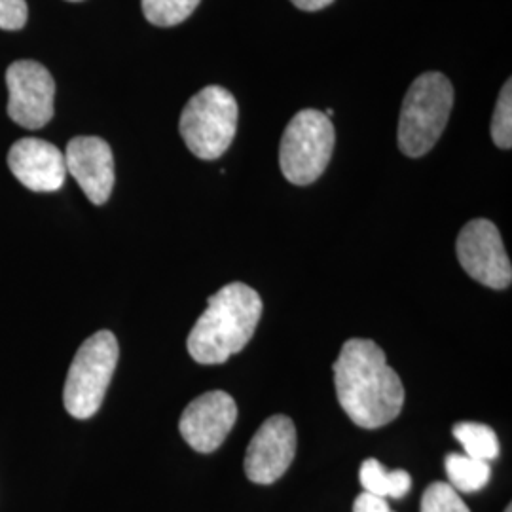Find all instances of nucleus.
I'll return each instance as SVG.
<instances>
[{
	"label": "nucleus",
	"mask_w": 512,
	"mask_h": 512,
	"mask_svg": "<svg viewBox=\"0 0 512 512\" xmlns=\"http://www.w3.org/2000/svg\"><path fill=\"white\" fill-rule=\"evenodd\" d=\"M334 385L338 403L359 427H384L403 410V382L372 340L351 338L344 344L334 363Z\"/></svg>",
	"instance_id": "obj_1"
},
{
	"label": "nucleus",
	"mask_w": 512,
	"mask_h": 512,
	"mask_svg": "<svg viewBox=\"0 0 512 512\" xmlns=\"http://www.w3.org/2000/svg\"><path fill=\"white\" fill-rule=\"evenodd\" d=\"M262 317V298L245 283H230L209 296L207 310L188 336V353L200 365H222L245 348Z\"/></svg>",
	"instance_id": "obj_2"
},
{
	"label": "nucleus",
	"mask_w": 512,
	"mask_h": 512,
	"mask_svg": "<svg viewBox=\"0 0 512 512\" xmlns=\"http://www.w3.org/2000/svg\"><path fill=\"white\" fill-rule=\"evenodd\" d=\"M454 107V86L442 73H423L406 92L397 143L408 158H421L437 145Z\"/></svg>",
	"instance_id": "obj_3"
},
{
	"label": "nucleus",
	"mask_w": 512,
	"mask_h": 512,
	"mask_svg": "<svg viewBox=\"0 0 512 512\" xmlns=\"http://www.w3.org/2000/svg\"><path fill=\"white\" fill-rule=\"evenodd\" d=\"M118 357V340L110 330L95 332L76 351L63 389V403L73 418L88 420L97 414L107 395Z\"/></svg>",
	"instance_id": "obj_4"
},
{
	"label": "nucleus",
	"mask_w": 512,
	"mask_h": 512,
	"mask_svg": "<svg viewBox=\"0 0 512 512\" xmlns=\"http://www.w3.org/2000/svg\"><path fill=\"white\" fill-rule=\"evenodd\" d=\"M238 101L220 86L196 93L181 114V135L188 150L200 160H217L236 137Z\"/></svg>",
	"instance_id": "obj_5"
},
{
	"label": "nucleus",
	"mask_w": 512,
	"mask_h": 512,
	"mask_svg": "<svg viewBox=\"0 0 512 512\" xmlns=\"http://www.w3.org/2000/svg\"><path fill=\"white\" fill-rule=\"evenodd\" d=\"M336 143L334 126L321 110H300L283 133L279 164L296 186L315 183L327 169Z\"/></svg>",
	"instance_id": "obj_6"
},
{
	"label": "nucleus",
	"mask_w": 512,
	"mask_h": 512,
	"mask_svg": "<svg viewBox=\"0 0 512 512\" xmlns=\"http://www.w3.org/2000/svg\"><path fill=\"white\" fill-rule=\"evenodd\" d=\"M459 264L475 281L490 289H507L512 281V266L501 234L494 222L471 220L459 232Z\"/></svg>",
	"instance_id": "obj_7"
},
{
	"label": "nucleus",
	"mask_w": 512,
	"mask_h": 512,
	"mask_svg": "<svg viewBox=\"0 0 512 512\" xmlns=\"http://www.w3.org/2000/svg\"><path fill=\"white\" fill-rule=\"evenodd\" d=\"M8 116L25 129L44 128L54 118L55 82L44 65L16 61L6 71Z\"/></svg>",
	"instance_id": "obj_8"
},
{
	"label": "nucleus",
	"mask_w": 512,
	"mask_h": 512,
	"mask_svg": "<svg viewBox=\"0 0 512 512\" xmlns=\"http://www.w3.org/2000/svg\"><path fill=\"white\" fill-rule=\"evenodd\" d=\"M296 454V427L287 416L264 421L245 454V475L255 484H274L289 471Z\"/></svg>",
	"instance_id": "obj_9"
},
{
	"label": "nucleus",
	"mask_w": 512,
	"mask_h": 512,
	"mask_svg": "<svg viewBox=\"0 0 512 512\" xmlns=\"http://www.w3.org/2000/svg\"><path fill=\"white\" fill-rule=\"evenodd\" d=\"M238 420L236 401L224 391H209L184 408L181 435L200 454H211L222 446Z\"/></svg>",
	"instance_id": "obj_10"
},
{
	"label": "nucleus",
	"mask_w": 512,
	"mask_h": 512,
	"mask_svg": "<svg viewBox=\"0 0 512 512\" xmlns=\"http://www.w3.org/2000/svg\"><path fill=\"white\" fill-rule=\"evenodd\" d=\"M65 167L93 205L109 202L114 188V156L101 137H74L65 150Z\"/></svg>",
	"instance_id": "obj_11"
},
{
	"label": "nucleus",
	"mask_w": 512,
	"mask_h": 512,
	"mask_svg": "<svg viewBox=\"0 0 512 512\" xmlns=\"http://www.w3.org/2000/svg\"><path fill=\"white\" fill-rule=\"evenodd\" d=\"M8 167L19 183L33 192H57L67 177L63 152L35 137L19 139L12 145Z\"/></svg>",
	"instance_id": "obj_12"
},
{
	"label": "nucleus",
	"mask_w": 512,
	"mask_h": 512,
	"mask_svg": "<svg viewBox=\"0 0 512 512\" xmlns=\"http://www.w3.org/2000/svg\"><path fill=\"white\" fill-rule=\"evenodd\" d=\"M361 484L366 494L401 499L412 488V476L403 469L389 471L378 459H366L361 465Z\"/></svg>",
	"instance_id": "obj_13"
},
{
	"label": "nucleus",
	"mask_w": 512,
	"mask_h": 512,
	"mask_svg": "<svg viewBox=\"0 0 512 512\" xmlns=\"http://www.w3.org/2000/svg\"><path fill=\"white\" fill-rule=\"evenodd\" d=\"M444 465L450 478V486L458 494L480 492L492 478V467L488 461L469 458L465 454H448Z\"/></svg>",
	"instance_id": "obj_14"
},
{
	"label": "nucleus",
	"mask_w": 512,
	"mask_h": 512,
	"mask_svg": "<svg viewBox=\"0 0 512 512\" xmlns=\"http://www.w3.org/2000/svg\"><path fill=\"white\" fill-rule=\"evenodd\" d=\"M454 437L465 450V456L482 459V461H494L499 456V439L494 429L475 423V421H461L454 425Z\"/></svg>",
	"instance_id": "obj_15"
},
{
	"label": "nucleus",
	"mask_w": 512,
	"mask_h": 512,
	"mask_svg": "<svg viewBox=\"0 0 512 512\" xmlns=\"http://www.w3.org/2000/svg\"><path fill=\"white\" fill-rule=\"evenodd\" d=\"M202 0H141L145 18L156 27H175L194 14Z\"/></svg>",
	"instance_id": "obj_16"
},
{
	"label": "nucleus",
	"mask_w": 512,
	"mask_h": 512,
	"mask_svg": "<svg viewBox=\"0 0 512 512\" xmlns=\"http://www.w3.org/2000/svg\"><path fill=\"white\" fill-rule=\"evenodd\" d=\"M492 139L499 148L512 147V82L507 80L501 88L494 118H492Z\"/></svg>",
	"instance_id": "obj_17"
},
{
	"label": "nucleus",
	"mask_w": 512,
	"mask_h": 512,
	"mask_svg": "<svg viewBox=\"0 0 512 512\" xmlns=\"http://www.w3.org/2000/svg\"><path fill=\"white\" fill-rule=\"evenodd\" d=\"M421 512H471L458 492L444 482L431 484L421 497Z\"/></svg>",
	"instance_id": "obj_18"
},
{
	"label": "nucleus",
	"mask_w": 512,
	"mask_h": 512,
	"mask_svg": "<svg viewBox=\"0 0 512 512\" xmlns=\"http://www.w3.org/2000/svg\"><path fill=\"white\" fill-rule=\"evenodd\" d=\"M27 2L25 0H0V29L19 31L27 23Z\"/></svg>",
	"instance_id": "obj_19"
},
{
	"label": "nucleus",
	"mask_w": 512,
	"mask_h": 512,
	"mask_svg": "<svg viewBox=\"0 0 512 512\" xmlns=\"http://www.w3.org/2000/svg\"><path fill=\"white\" fill-rule=\"evenodd\" d=\"M353 512H395L391 511L387 499L378 497V495L363 494L359 495L353 503Z\"/></svg>",
	"instance_id": "obj_20"
},
{
	"label": "nucleus",
	"mask_w": 512,
	"mask_h": 512,
	"mask_svg": "<svg viewBox=\"0 0 512 512\" xmlns=\"http://www.w3.org/2000/svg\"><path fill=\"white\" fill-rule=\"evenodd\" d=\"M296 8L304 10V12H317L330 6L334 0H291Z\"/></svg>",
	"instance_id": "obj_21"
},
{
	"label": "nucleus",
	"mask_w": 512,
	"mask_h": 512,
	"mask_svg": "<svg viewBox=\"0 0 512 512\" xmlns=\"http://www.w3.org/2000/svg\"><path fill=\"white\" fill-rule=\"evenodd\" d=\"M505 512H512V507H511V505H509V507H507V509H505Z\"/></svg>",
	"instance_id": "obj_22"
},
{
	"label": "nucleus",
	"mask_w": 512,
	"mask_h": 512,
	"mask_svg": "<svg viewBox=\"0 0 512 512\" xmlns=\"http://www.w3.org/2000/svg\"><path fill=\"white\" fill-rule=\"evenodd\" d=\"M69 2H82V0H69Z\"/></svg>",
	"instance_id": "obj_23"
}]
</instances>
